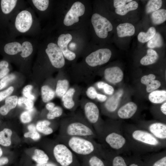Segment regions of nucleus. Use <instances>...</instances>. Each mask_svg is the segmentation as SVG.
I'll use <instances>...</instances> for the list:
<instances>
[{
	"label": "nucleus",
	"instance_id": "1",
	"mask_svg": "<svg viewBox=\"0 0 166 166\" xmlns=\"http://www.w3.org/2000/svg\"><path fill=\"white\" fill-rule=\"evenodd\" d=\"M123 129L132 152L134 155L140 156V154L157 152L166 148V143L160 140L137 126L123 125Z\"/></svg>",
	"mask_w": 166,
	"mask_h": 166
},
{
	"label": "nucleus",
	"instance_id": "2",
	"mask_svg": "<svg viewBox=\"0 0 166 166\" xmlns=\"http://www.w3.org/2000/svg\"><path fill=\"white\" fill-rule=\"evenodd\" d=\"M39 20L34 10L25 7L17 12L11 19L5 34V37L15 39L19 36L37 37L39 36Z\"/></svg>",
	"mask_w": 166,
	"mask_h": 166
},
{
	"label": "nucleus",
	"instance_id": "3",
	"mask_svg": "<svg viewBox=\"0 0 166 166\" xmlns=\"http://www.w3.org/2000/svg\"><path fill=\"white\" fill-rule=\"evenodd\" d=\"M97 139L103 147L118 154L128 155L132 152L120 123L104 122Z\"/></svg>",
	"mask_w": 166,
	"mask_h": 166
},
{
	"label": "nucleus",
	"instance_id": "4",
	"mask_svg": "<svg viewBox=\"0 0 166 166\" xmlns=\"http://www.w3.org/2000/svg\"><path fill=\"white\" fill-rule=\"evenodd\" d=\"M61 136L97 138L93 126L81 116L74 115L65 117L61 124Z\"/></svg>",
	"mask_w": 166,
	"mask_h": 166
},
{
	"label": "nucleus",
	"instance_id": "5",
	"mask_svg": "<svg viewBox=\"0 0 166 166\" xmlns=\"http://www.w3.org/2000/svg\"><path fill=\"white\" fill-rule=\"evenodd\" d=\"M60 141L75 154L83 157L97 154L102 156L103 147L94 139L80 136H61Z\"/></svg>",
	"mask_w": 166,
	"mask_h": 166
},
{
	"label": "nucleus",
	"instance_id": "6",
	"mask_svg": "<svg viewBox=\"0 0 166 166\" xmlns=\"http://www.w3.org/2000/svg\"><path fill=\"white\" fill-rule=\"evenodd\" d=\"M38 45L36 41L30 39L16 40L0 36V52L6 55L19 54L22 58H27L37 48Z\"/></svg>",
	"mask_w": 166,
	"mask_h": 166
},
{
	"label": "nucleus",
	"instance_id": "7",
	"mask_svg": "<svg viewBox=\"0 0 166 166\" xmlns=\"http://www.w3.org/2000/svg\"><path fill=\"white\" fill-rule=\"evenodd\" d=\"M23 2L18 0H0V35L5 33L14 15L26 7Z\"/></svg>",
	"mask_w": 166,
	"mask_h": 166
},
{
	"label": "nucleus",
	"instance_id": "8",
	"mask_svg": "<svg viewBox=\"0 0 166 166\" xmlns=\"http://www.w3.org/2000/svg\"><path fill=\"white\" fill-rule=\"evenodd\" d=\"M83 110L85 118L93 126L98 137L102 131L104 124L100 119L98 108L94 103L89 101L84 105Z\"/></svg>",
	"mask_w": 166,
	"mask_h": 166
},
{
	"label": "nucleus",
	"instance_id": "9",
	"mask_svg": "<svg viewBox=\"0 0 166 166\" xmlns=\"http://www.w3.org/2000/svg\"><path fill=\"white\" fill-rule=\"evenodd\" d=\"M60 142L53 147V155L61 166H71L75 160V154L66 145Z\"/></svg>",
	"mask_w": 166,
	"mask_h": 166
},
{
	"label": "nucleus",
	"instance_id": "10",
	"mask_svg": "<svg viewBox=\"0 0 166 166\" xmlns=\"http://www.w3.org/2000/svg\"><path fill=\"white\" fill-rule=\"evenodd\" d=\"M91 22L97 35L100 38H106L108 32L113 30L111 23L106 18L95 13L91 18Z\"/></svg>",
	"mask_w": 166,
	"mask_h": 166
},
{
	"label": "nucleus",
	"instance_id": "11",
	"mask_svg": "<svg viewBox=\"0 0 166 166\" xmlns=\"http://www.w3.org/2000/svg\"><path fill=\"white\" fill-rule=\"evenodd\" d=\"M137 126L148 132L160 140L166 143V124L161 122H141Z\"/></svg>",
	"mask_w": 166,
	"mask_h": 166
},
{
	"label": "nucleus",
	"instance_id": "12",
	"mask_svg": "<svg viewBox=\"0 0 166 166\" xmlns=\"http://www.w3.org/2000/svg\"><path fill=\"white\" fill-rule=\"evenodd\" d=\"M45 51L52 65L55 68H61L65 64L63 54L57 45L53 42L49 43Z\"/></svg>",
	"mask_w": 166,
	"mask_h": 166
},
{
	"label": "nucleus",
	"instance_id": "13",
	"mask_svg": "<svg viewBox=\"0 0 166 166\" xmlns=\"http://www.w3.org/2000/svg\"><path fill=\"white\" fill-rule=\"evenodd\" d=\"M111 55L112 52L109 49H99L88 55L85 58V61L90 66L95 67L108 62Z\"/></svg>",
	"mask_w": 166,
	"mask_h": 166
},
{
	"label": "nucleus",
	"instance_id": "14",
	"mask_svg": "<svg viewBox=\"0 0 166 166\" xmlns=\"http://www.w3.org/2000/svg\"><path fill=\"white\" fill-rule=\"evenodd\" d=\"M85 6L80 2H76L72 5L66 14L63 21L64 24L70 26L79 21V17L84 14Z\"/></svg>",
	"mask_w": 166,
	"mask_h": 166
},
{
	"label": "nucleus",
	"instance_id": "15",
	"mask_svg": "<svg viewBox=\"0 0 166 166\" xmlns=\"http://www.w3.org/2000/svg\"><path fill=\"white\" fill-rule=\"evenodd\" d=\"M102 156L106 166H128L126 157L103 147Z\"/></svg>",
	"mask_w": 166,
	"mask_h": 166
},
{
	"label": "nucleus",
	"instance_id": "16",
	"mask_svg": "<svg viewBox=\"0 0 166 166\" xmlns=\"http://www.w3.org/2000/svg\"><path fill=\"white\" fill-rule=\"evenodd\" d=\"M141 159L144 166H166V150L150 154Z\"/></svg>",
	"mask_w": 166,
	"mask_h": 166
},
{
	"label": "nucleus",
	"instance_id": "17",
	"mask_svg": "<svg viewBox=\"0 0 166 166\" xmlns=\"http://www.w3.org/2000/svg\"><path fill=\"white\" fill-rule=\"evenodd\" d=\"M72 35L69 34H62L58 38L57 45L62 52L63 56L67 60L72 61L76 57V54L69 50L67 45L72 39Z\"/></svg>",
	"mask_w": 166,
	"mask_h": 166
},
{
	"label": "nucleus",
	"instance_id": "18",
	"mask_svg": "<svg viewBox=\"0 0 166 166\" xmlns=\"http://www.w3.org/2000/svg\"><path fill=\"white\" fill-rule=\"evenodd\" d=\"M104 77L108 81L112 83H116L122 80L123 73L119 67L113 66L107 68L105 70Z\"/></svg>",
	"mask_w": 166,
	"mask_h": 166
},
{
	"label": "nucleus",
	"instance_id": "19",
	"mask_svg": "<svg viewBox=\"0 0 166 166\" xmlns=\"http://www.w3.org/2000/svg\"><path fill=\"white\" fill-rule=\"evenodd\" d=\"M138 109L137 105L133 102H130L121 106L118 110L117 115L122 119H128L132 117Z\"/></svg>",
	"mask_w": 166,
	"mask_h": 166
},
{
	"label": "nucleus",
	"instance_id": "20",
	"mask_svg": "<svg viewBox=\"0 0 166 166\" xmlns=\"http://www.w3.org/2000/svg\"><path fill=\"white\" fill-rule=\"evenodd\" d=\"M123 93V90H120L106 101L104 105L105 112L110 114L115 112L117 109Z\"/></svg>",
	"mask_w": 166,
	"mask_h": 166
},
{
	"label": "nucleus",
	"instance_id": "21",
	"mask_svg": "<svg viewBox=\"0 0 166 166\" xmlns=\"http://www.w3.org/2000/svg\"><path fill=\"white\" fill-rule=\"evenodd\" d=\"M156 76L151 74L148 75H145L141 79V83L146 86L147 92L150 93L158 88L161 85L160 81L155 80Z\"/></svg>",
	"mask_w": 166,
	"mask_h": 166
},
{
	"label": "nucleus",
	"instance_id": "22",
	"mask_svg": "<svg viewBox=\"0 0 166 166\" xmlns=\"http://www.w3.org/2000/svg\"><path fill=\"white\" fill-rule=\"evenodd\" d=\"M18 98L16 96H10L5 99V104L0 107V114L7 115L12 109L15 108L18 103Z\"/></svg>",
	"mask_w": 166,
	"mask_h": 166
},
{
	"label": "nucleus",
	"instance_id": "23",
	"mask_svg": "<svg viewBox=\"0 0 166 166\" xmlns=\"http://www.w3.org/2000/svg\"><path fill=\"white\" fill-rule=\"evenodd\" d=\"M117 30L118 36L121 38L132 36L134 34L135 30L134 26L128 23L120 24Z\"/></svg>",
	"mask_w": 166,
	"mask_h": 166
},
{
	"label": "nucleus",
	"instance_id": "24",
	"mask_svg": "<svg viewBox=\"0 0 166 166\" xmlns=\"http://www.w3.org/2000/svg\"><path fill=\"white\" fill-rule=\"evenodd\" d=\"M75 92L74 88H70L61 97L63 105L65 109L71 110L74 107L75 103L73 98Z\"/></svg>",
	"mask_w": 166,
	"mask_h": 166
},
{
	"label": "nucleus",
	"instance_id": "25",
	"mask_svg": "<svg viewBox=\"0 0 166 166\" xmlns=\"http://www.w3.org/2000/svg\"><path fill=\"white\" fill-rule=\"evenodd\" d=\"M83 158L89 166H106L104 159L101 155L93 154Z\"/></svg>",
	"mask_w": 166,
	"mask_h": 166
},
{
	"label": "nucleus",
	"instance_id": "26",
	"mask_svg": "<svg viewBox=\"0 0 166 166\" xmlns=\"http://www.w3.org/2000/svg\"><path fill=\"white\" fill-rule=\"evenodd\" d=\"M148 98L152 103H162L166 100V91L163 90L153 91L149 94Z\"/></svg>",
	"mask_w": 166,
	"mask_h": 166
},
{
	"label": "nucleus",
	"instance_id": "27",
	"mask_svg": "<svg viewBox=\"0 0 166 166\" xmlns=\"http://www.w3.org/2000/svg\"><path fill=\"white\" fill-rule=\"evenodd\" d=\"M158 55L157 52L152 49H148L147 54L143 57L140 60V63L144 65L152 64L157 60Z\"/></svg>",
	"mask_w": 166,
	"mask_h": 166
},
{
	"label": "nucleus",
	"instance_id": "28",
	"mask_svg": "<svg viewBox=\"0 0 166 166\" xmlns=\"http://www.w3.org/2000/svg\"><path fill=\"white\" fill-rule=\"evenodd\" d=\"M12 132L8 128H5L0 131V145L4 147L10 146L11 144Z\"/></svg>",
	"mask_w": 166,
	"mask_h": 166
},
{
	"label": "nucleus",
	"instance_id": "29",
	"mask_svg": "<svg viewBox=\"0 0 166 166\" xmlns=\"http://www.w3.org/2000/svg\"><path fill=\"white\" fill-rule=\"evenodd\" d=\"M34 10L38 14L39 12L45 11L49 4L48 0H32L28 1Z\"/></svg>",
	"mask_w": 166,
	"mask_h": 166
},
{
	"label": "nucleus",
	"instance_id": "30",
	"mask_svg": "<svg viewBox=\"0 0 166 166\" xmlns=\"http://www.w3.org/2000/svg\"><path fill=\"white\" fill-rule=\"evenodd\" d=\"M151 18L152 22L155 25H159L164 22L166 20V10L160 9L153 12Z\"/></svg>",
	"mask_w": 166,
	"mask_h": 166
},
{
	"label": "nucleus",
	"instance_id": "31",
	"mask_svg": "<svg viewBox=\"0 0 166 166\" xmlns=\"http://www.w3.org/2000/svg\"><path fill=\"white\" fill-rule=\"evenodd\" d=\"M138 6L137 2L132 1L127 4L116 9L115 12L117 14L119 15H124L129 11L136 9Z\"/></svg>",
	"mask_w": 166,
	"mask_h": 166
},
{
	"label": "nucleus",
	"instance_id": "32",
	"mask_svg": "<svg viewBox=\"0 0 166 166\" xmlns=\"http://www.w3.org/2000/svg\"><path fill=\"white\" fill-rule=\"evenodd\" d=\"M51 124V122L49 120L39 121L37 124L36 128L41 133L45 135H49L53 132V128L49 126Z\"/></svg>",
	"mask_w": 166,
	"mask_h": 166
},
{
	"label": "nucleus",
	"instance_id": "33",
	"mask_svg": "<svg viewBox=\"0 0 166 166\" xmlns=\"http://www.w3.org/2000/svg\"><path fill=\"white\" fill-rule=\"evenodd\" d=\"M69 86V83L66 79L59 80L58 81L55 93L57 95L62 97L68 91Z\"/></svg>",
	"mask_w": 166,
	"mask_h": 166
},
{
	"label": "nucleus",
	"instance_id": "34",
	"mask_svg": "<svg viewBox=\"0 0 166 166\" xmlns=\"http://www.w3.org/2000/svg\"><path fill=\"white\" fill-rule=\"evenodd\" d=\"M156 30L153 27L149 28L146 33L143 32H140L138 35L137 39L141 43L148 42L156 34Z\"/></svg>",
	"mask_w": 166,
	"mask_h": 166
},
{
	"label": "nucleus",
	"instance_id": "35",
	"mask_svg": "<svg viewBox=\"0 0 166 166\" xmlns=\"http://www.w3.org/2000/svg\"><path fill=\"white\" fill-rule=\"evenodd\" d=\"M42 99L44 102H47L52 100L54 97L55 93L54 91L48 85H44L41 89Z\"/></svg>",
	"mask_w": 166,
	"mask_h": 166
},
{
	"label": "nucleus",
	"instance_id": "36",
	"mask_svg": "<svg viewBox=\"0 0 166 166\" xmlns=\"http://www.w3.org/2000/svg\"><path fill=\"white\" fill-rule=\"evenodd\" d=\"M32 159L38 164H44L48 162L49 157L45 152L40 149H36Z\"/></svg>",
	"mask_w": 166,
	"mask_h": 166
},
{
	"label": "nucleus",
	"instance_id": "37",
	"mask_svg": "<svg viewBox=\"0 0 166 166\" xmlns=\"http://www.w3.org/2000/svg\"><path fill=\"white\" fill-rule=\"evenodd\" d=\"M162 4V2L161 0H149L145 7L146 13H150L159 10L161 7Z\"/></svg>",
	"mask_w": 166,
	"mask_h": 166
},
{
	"label": "nucleus",
	"instance_id": "38",
	"mask_svg": "<svg viewBox=\"0 0 166 166\" xmlns=\"http://www.w3.org/2000/svg\"><path fill=\"white\" fill-rule=\"evenodd\" d=\"M163 45L162 37L158 33H156L155 36L149 41L147 43L148 47L150 48L160 47Z\"/></svg>",
	"mask_w": 166,
	"mask_h": 166
},
{
	"label": "nucleus",
	"instance_id": "39",
	"mask_svg": "<svg viewBox=\"0 0 166 166\" xmlns=\"http://www.w3.org/2000/svg\"><path fill=\"white\" fill-rule=\"evenodd\" d=\"M29 132L24 134V136L25 137H30L34 140H39L41 137L40 134L37 131L35 126L31 124L28 126Z\"/></svg>",
	"mask_w": 166,
	"mask_h": 166
},
{
	"label": "nucleus",
	"instance_id": "40",
	"mask_svg": "<svg viewBox=\"0 0 166 166\" xmlns=\"http://www.w3.org/2000/svg\"><path fill=\"white\" fill-rule=\"evenodd\" d=\"M128 166H144L143 160L139 155H134L126 157Z\"/></svg>",
	"mask_w": 166,
	"mask_h": 166
},
{
	"label": "nucleus",
	"instance_id": "41",
	"mask_svg": "<svg viewBox=\"0 0 166 166\" xmlns=\"http://www.w3.org/2000/svg\"><path fill=\"white\" fill-rule=\"evenodd\" d=\"M63 110L60 106H55L51 110L49 111L47 115V117L49 120H52L61 116L62 114Z\"/></svg>",
	"mask_w": 166,
	"mask_h": 166
},
{
	"label": "nucleus",
	"instance_id": "42",
	"mask_svg": "<svg viewBox=\"0 0 166 166\" xmlns=\"http://www.w3.org/2000/svg\"><path fill=\"white\" fill-rule=\"evenodd\" d=\"M15 78V75L12 73L7 75L0 80V90L5 88Z\"/></svg>",
	"mask_w": 166,
	"mask_h": 166
},
{
	"label": "nucleus",
	"instance_id": "43",
	"mask_svg": "<svg viewBox=\"0 0 166 166\" xmlns=\"http://www.w3.org/2000/svg\"><path fill=\"white\" fill-rule=\"evenodd\" d=\"M9 63L7 61H0V80L8 74L10 71Z\"/></svg>",
	"mask_w": 166,
	"mask_h": 166
},
{
	"label": "nucleus",
	"instance_id": "44",
	"mask_svg": "<svg viewBox=\"0 0 166 166\" xmlns=\"http://www.w3.org/2000/svg\"><path fill=\"white\" fill-rule=\"evenodd\" d=\"M34 111V109L32 108L23 112L20 116V119L22 122L26 123L30 122L32 119V114Z\"/></svg>",
	"mask_w": 166,
	"mask_h": 166
},
{
	"label": "nucleus",
	"instance_id": "45",
	"mask_svg": "<svg viewBox=\"0 0 166 166\" xmlns=\"http://www.w3.org/2000/svg\"><path fill=\"white\" fill-rule=\"evenodd\" d=\"M33 86L31 85H28L24 87L22 93L23 95L27 98L33 100L35 99L34 96L31 94V91Z\"/></svg>",
	"mask_w": 166,
	"mask_h": 166
},
{
	"label": "nucleus",
	"instance_id": "46",
	"mask_svg": "<svg viewBox=\"0 0 166 166\" xmlns=\"http://www.w3.org/2000/svg\"><path fill=\"white\" fill-rule=\"evenodd\" d=\"M14 90V87L11 86L4 90L0 91V102L10 96Z\"/></svg>",
	"mask_w": 166,
	"mask_h": 166
},
{
	"label": "nucleus",
	"instance_id": "47",
	"mask_svg": "<svg viewBox=\"0 0 166 166\" xmlns=\"http://www.w3.org/2000/svg\"><path fill=\"white\" fill-rule=\"evenodd\" d=\"M86 93L87 97L92 99L96 98L98 94L95 89L93 86L89 87L87 89Z\"/></svg>",
	"mask_w": 166,
	"mask_h": 166
},
{
	"label": "nucleus",
	"instance_id": "48",
	"mask_svg": "<svg viewBox=\"0 0 166 166\" xmlns=\"http://www.w3.org/2000/svg\"><path fill=\"white\" fill-rule=\"evenodd\" d=\"M102 89H104L105 93L109 95L112 94L114 91V88L112 86L105 83H104Z\"/></svg>",
	"mask_w": 166,
	"mask_h": 166
},
{
	"label": "nucleus",
	"instance_id": "49",
	"mask_svg": "<svg viewBox=\"0 0 166 166\" xmlns=\"http://www.w3.org/2000/svg\"><path fill=\"white\" fill-rule=\"evenodd\" d=\"M132 1V0H114L113 6L115 8H118L124 6L126 3Z\"/></svg>",
	"mask_w": 166,
	"mask_h": 166
},
{
	"label": "nucleus",
	"instance_id": "50",
	"mask_svg": "<svg viewBox=\"0 0 166 166\" xmlns=\"http://www.w3.org/2000/svg\"><path fill=\"white\" fill-rule=\"evenodd\" d=\"M24 104L26 106V109L28 110L33 108L34 103L33 101L30 99L26 98Z\"/></svg>",
	"mask_w": 166,
	"mask_h": 166
},
{
	"label": "nucleus",
	"instance_id": "51",
	"mask_svg": "<svg viewBox=\"0 0 166 166\" xmlns=\"http://www.w3.org/2000/svg\"><path fill=\"white\" fill-rule=\"evenodd\" d=\"M96 98L99 101L102 102L106 101L107 98L105 95L99 93L97 94Z\"/></svg>",
	"mask_w": 166,
	"mask_h": 166
},
{
	"label": "nucleus",
	"instance_id": "52",
	"mask_svg": "<svg viewBox=\"0 0 166 166\" xmlns=\"http://www.w3.org/2000/svg\"><path fill=\"white\" fill-rule=\"evenodd\" d=\"M8 162V159L6 157L0 158V166H2L7 164Z\"/></svg>",
	"mask_w": 166,
	"mask_h": 166
},
{
	"label": "nucleus",
	"instance_id": "53",
	"mask_svg": "<svg viewBox=\"0 0 166 166\" xmlns=\"http://www.w3.org/2000/svg\"><path fill=\"white\" fill-rule=\"evenodd\" d=\"M54 103L52 102H49L47 103L46 105V109L49 111L52 110L55 106Z\"/></svg>",
	"mask_w": 166,
	"mask_h": 166
},
{
	"label": "nucleus",
	"instance_id": "54",
	"mask_svg": "<svg viewBox=\"0 0 166 166\" xmlns=\"http://www.w3.org/2000/svg\"><path fill=\"white\" fill-rule=\"evenodd\" d=\"M36 166H57L56 164L50 162H47L44 164H38Z\"/></svg>",
	"mask_w": 166,
	"mask_h": 166
},
{
	"label": "nucleus",
	"instance_id": "55",
	"mask_svg": "<svg viewBox=\"0 0 166 166\" xmlns=\"http://www.w3.org/2000/svg\"><path fill=\"white\" fill-rule=\"evenodd\" d=\"M26 98L23 97H20L18 99V104L19 106H21L24 104Z\"/></svg>",
	"mask_w": 166,
	"mask_h": 166
},
{
	"label": "nucleus",
	"instance_id": "56",
	"mask_svg": "<svg viewBox=\"0 0 166 166\" xmlns=\"http://www.w3.org/2000/svg\"><path fill=\"white\" fill-rule=\"evenodd\" d=\"M160 110L162 113L165 115H166V102L164 103L160 107Z\"/></svg>",
	"mask_w": 166,
	"mask_h": 166
},
{
	"label": "nucleus",
	"instance_id": "57",
	"mask_svg": "<svg viewBox=\"0 0 166 166\" xmlns=\"http://www.w3.org/2000/svg\"><path fill=\"white\" fill-rule=\"evenodd\" d=\"M105 82L103 81H99L97 83V86L98 88L102 89Z\"/></svg>",
	"mask_w": 166,
	"mask_h": 166
},
{
	"label": "nucleus",
	"instance_id": "58",
	"mask_svg": "<svg viewBox=\"0 0 166 166\" xmlns=\"http://www.w3.org/2000/svg\"><path fill=\"white\" fill-rule=\"evenodd\" d=\"M76 44L74 43H71L69 45V47L72 49H74L76 47Z\"/></svg>",
	"mask_w": 166,
	"mask_h": 166
},
{
	"label": "nucleus",
	"instance_id": "59",
	"mask_svg": "<svg viewBox=\"0 0 166 166\" xmlns=\"http://www.w3.org/2000/svg\"><path fill=\"white\" fill-rule=\"evenodd\" d=\"M3 154V151L2 149L0 147V158L1 157Z\"/></svg>",
	"mask_w": 166,
	"mask_h": 166
}]
</instances>
